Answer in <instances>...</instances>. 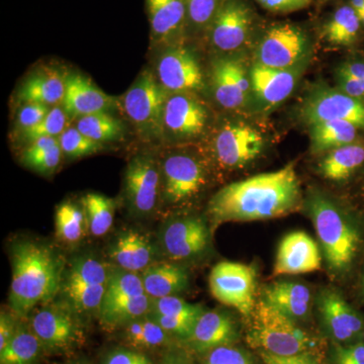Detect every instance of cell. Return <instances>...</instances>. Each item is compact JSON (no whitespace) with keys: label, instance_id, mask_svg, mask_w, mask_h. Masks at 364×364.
Here are the masks:
<instances>
[{"label":"cell","instance_id":"obj_1","mask_svg":"<svg viewBox=\"0 0 364 364\" xmlns=\"http://www.w3.org/2000/svg\"><path fill=\"white\" fill-rule=\"evenodd\" d=\"M301 203V184L294 163H289L224 186L210 200L208 214L215 225L265 221L291 214Z\"/></svg>","mask_w":364,"mask_h":364},{"label":"cell","instance_id":"obj_2","mask_svg":"<svg viewBox=\"0 0 364 364\" xmlns=\"http://www.w3.org/2000/svg\"><path fill=\"white\" fill-rule=\"evenodd\" d=\"M9 303L18 316L44 305L61 289L64 259L51 246L33 240L16 242L11 248Z\"/></svg>","mask_w":364,"mask_h":364},{"label":"cell","instance_id":"obj_3","mask_svg":"<svg viewBox=\"0 0 364 364\" xmlns=\"http://www.w3.org/2000/svg\"><path fill=\"white\" fill-rule=\"evenodd\" d=\"M306 210L315 226L328 268L333 272H346L358 253V231L338 205L318 189L309 191Z\"/></svg>","mask_w":364,"mask_h":364},{"label":"cell","instance_id":"obj_4","mask_svg":"<svg viewBox=\"0 0 364 364\" xmlns=\"http://www.w3.org/2000/svg\"><path fill=\"white\" fill-rule=\"evenodd\" d=\"M247 342L252 348L275 356L312 353L317 341L296 325V321L261 299L252 315Z\"/></svg>","mask_w":364,"mask_h":364},{"label":"cell","instance_id":"obj_5","mask_svg":"<svg viewBox=\"0 0 364 364\" xmlns=\"http://www.w3.org/2000/svg\"><path fill=\"white\" fill-rule=\"evenodd\" d=\"M151 305L152 299L146 294L141 275L116 268L112 269L97 314L107 327H124L148 315Z\"/></svg>","mask_w":364,"mask_h":364},{"label":"cell","instance_id":"obj_6","mask_svg":"<svg viewBox=\"0 0 364 364\" xmlns=\"http://www.w3.org/2000/svg\"><path fill=\"white\" fill-rule=\"evenodd\" d=\"M170 93L151 70H144L124 93V111L143 140H163V114Z\"/></svg>","mask_w":364,"mask_h":364},{"label":"cell","instance_id":"obj_7","mask_svg":"<svg viewBox=\"0 0 364 364\" xmlns=\"http://www.w3.org/2000/svg\"><path fill=\"white\" fill-rule=\"evenodd\" d=\"M311 52V40L303 28L293 23H277L261 37L254 63L270 68H291L309 61Z\"/></svg>","mask_w":364,"mask_h":364},{"label":"cell","instance_id":"obj_8","mask_svg":"<svg viewBox=\"0 0 364 364\" xmlns=\"http://www.w3.org/2000/svg\"><path fill=\"white\" fill-rule=\"evenodd\" d=\"M299 114L308 126L326 121H345L364 130V102L323 83L313 85L306 93Z\"/></svg>","mask_w":364,"mask_h":364},{"label":"cell","instance_id":"obj_9","mask_svg":"<svg viewBox=\"0 0 364 364\" xmlns=\"http://www.w3.org/2000/svg\"><path fill=\"white\" fill-rule=\"evenodd\" d=\"M256 279L253 267L223 261L213 267L208 284L217 301L236 309L244 317H251L255 308Z\"/></svg>","mask_w":364,"mask_h":364},{"label":"cell","instance_id":"obj_10","mask_svg":"<svg viewBox=\"0 0 364 364\" xmlns=\"http://www.w3.org/2000/svg\"><path fill=\"white\" fill-rule=\"evenodd\" d=\"M265 139L260 131L242 122H227L213 139L218 163L226 169H240L260 156Z\"/></svg>","mask_w":364,"mask_h":364},{"label":"cell","instance_id":"obj_11","mask_svg":"<svg viewBox=\"0 0 364 364\" xmlns=\"http://www.w3.org/2000/svg\"><path fill=\"white\" fill-rule=\"evenodd\" d=\"M160 171L161 196L168 205L188 202L202 191L207 182L203 163L188 153H172L165 157Z\"/></svg>","mask_w":364,"mask_h":364},{"label":"cell","instance_id":"obj_12","mask_svg":"<svg viewBox=\"0 0 364 364\" xmlns=\"http://www.w3.org/2000/svg\"><path fill=\"white\" fill-rule=\"evenodd\" d=\"M75 313L70 306L58 304L43 306L33 313L30 326L44 349L69 351L83 341V330Z\"/></svg>","mask_w":364,"mask_h":364},{"label":"cell","instance_id":"obj_13","mask_svg":"<svg viewBox=\"0 0 364 364\" xmlns=\"http://www.w3.org/2000/svg\"><path fill=\"white\" fill-rule=\"evenodd\" d=\"M155 75L170 95H195L205 88L202 66L195 53L182 43L164 47L157 60Z\"/></svg>","mask_w":364,"mask_h":364},{"label":"cell","instance_id":"obj_14","mask_svg":"<svg viewBox=\"0 0 364 364\" xmlns=\"http://www.w3.org/2000/svg\"><path fill=\"white\" fill-rule=\"evenodd\" d=\"M210 88L215 102L223 109H243L252 95L250 69L239 57H219L212 62Z\"/></svg>","mask_w":364,"mask_h":364},{"label":"cell","instance_id":"obj_15","mask_svg":"<svg viewBox=\"0 0 364 364\" xmlns=\"http://www.w3.org/2000/svg\"><path fill=\"white\" fill-rule=\"evenodd\" d=\"M208 112L193 93H171L163 114V140L186 142L203 135L207 128Z\"/></svg>","mask_w":364,"mask_h":364},{"label":"cell","instance_id":"obj_16","mask_svg":"<svg viewBox=\"0 0 364 364\" xmlns=\"http://www.w3.org/2000/svg\"><path fill=\"white\" fill-rule=\"evenodd\" d=\"M124 191L127 203L134 214L149 215L161 196V171L151 155H138L129 162L124 171Z\"/></svg>","mask_w":364,"mask_h":364},{"label":"cell","instance_id":"obj_17","mask_svg":"<svg viewBox=\"0 0 364 364\" xmlns=\"http://www.w3.org/2000/svg\"><path fill=\"white\" fill-rule=\"evenodd\" d=\"M253 26V11L246 2L225 0L208 28V40L217 51H239L247 44Z\"/></svg>","mask_w":364,"mask_h":364},{"label":"cell","instance_id":"obj_18","mask_svg":"<svg viewBox=\"0 0 364 364\" xmlns=\"http://www.w3.org/2000/svg\"><path fill=\"white\" fill-rule=\"evenodd\" d=\"M160 241L163 251L171 259H195L210 246V228L200 217L178 218L163 227Z\"/></svg>","mask_w":364,"mask_h":364},{"label":"cell","instance_id":"obj_19","mask_svg":"<svg viewBox=\"0 0 364 364\" xmlns=\"http://www.w3.org/2000/svg\"><path fill=\"white\" fill-rule=\"evenodd\" d=\"M309 61L291 68L277 69L254 63L250 68L251 88L255 105L269 111L291 97Z\"/></svg>","mask_w":364,"mask_h":364},{"label":"cell","instance_id":"obj_20","mask_svg":"<svg viewBox=\"0 0 364 364\" xmlns=\"http://www.w3.org/2000/svg\"><path fill=\"white\" fill-rule=\"evenodd\" d=\"M318 310L326 331L335 343L351 344L363 334V318L337 291L331 289L320 291Z\"/></svg>","mask_w":364,"mask_h":364},{"label":"cell","instance_id":"obj_21","mask_svg":"<svg viewBox=\"0 0 364 364\" xmlns=\"http://www.w3.org/2000/svg\"><path fill=\"white\" fill-rule=\"evenodd\" d=\"M322 265L318 244L303 231L289 233L280 241L273 275H296L317 272Z\"/></svg>","mask_w":364,"mask_h":364},{"label":"cell","instance_id":"obj_22","mask_svg":"<svg viewBox=\"0 0 364 364\" xmlns=\"http://www.w3.org/2000/svg\"><path fill=\"white\" fill-rule=\"evenodd\" d=\"M151 39L157 46L181 44L188 33L186 0H146Z\"/></svg>","mask_w":364,"mask_h":364},{"label":"cell","instance_id":"obj_23","mask_svg":"<svg viewBox=\"0 0 364 364\" xmlns=\"http://www.w3.org/2000/svg\"><path fill=\"white\" fill-rule=\"evenodd\" d=\"M119 100L100 90L90 78L80 73L66 76V90L61 107L69 119H79L109 112L119 105Z\"/></svg>","mask_w":364,"mask_h":364},{"label":"cell","instance_id":"obj_24","mask_svg":"<svg viewBox=\"0 0 364 364\" xmlns=\"http://www.w3.org/2000/svg\"><path fill=\"white\" fill-rule=\"evenodd\" d=\"M238 337L236 323L229 314L205 311L196 321L191 336L184 342L196 353H207L218 347L233 345Z\"/></svg>","mask_w":364,"mask_h":364},{"label":"cell","instance_id":"obj_25","mask_svg":"<svg viewBox=\"0 0 364 364\" xmlns=\"http://www.w3.org/2000/svg\"><path fill=\"white\" fill-rule=\"evenodd\" d=\"M109 255L117 268L139 273L154 263L156 249L149 237L131 230L117 235L112 242Z\"/></svg>","mask_w":364,"mask_h":364},{"label":"cell","instance_id":"obj_26","mask_svg":"<svg viewBox=\"0 0 364 364\" xmlns=\"http://www.w3.org/2000/svg\"><path fill=\"white\" fill-rule=\"evenodd\" d=\"M262 299L293 320H304L311 309V291L305 284L296 282H277L265 287Z\"/></svg>","mask_w":364,"mask_h":364},{"label":"cell","instance_id":"obj_27","mask_svg":"<svg viewBox=\"0 0 364 364\" xmlns=\"http://www.w3.org/2000/svg\"><path fill=\"white\" fill-rule=\"evenodd\" d=\"M141 277L151 299L177 296L189 286L188 270L176 263H153L142 272Z\"/></svg>","mask_w":364,"mask_h":364},{"label":"cell","instance_id":"obj_28","mask_svg":"<svg viewBox=\"0 0 364 364\" xmlns=\"http://www.w3.org/2000/svg\"><path fill=\"white\" fill-rule=\"evenodd\" d=\"M65 90L66 76L55 70L40 71L21 83L16 98L21 104L35 102L52 107L62 104Z\"/></svg>","mask_w":364,"mask_h":364},{"label":"cell","instance_id":"obj_29","mask_svg":"<svg viewBox=\"0 0 364 364\" xmlns=\"http://www.w3.org/2000/svg\"><path fill=\"white\" fill-rule=\"evenodd\" d=\"M364 163V145L351 143L327 152L318 165L321 176L328 181L349 178Z\"/></svg>","mask_w":364,"mask_h":364},{"label":"cell","instance_id":"obj_30","mask_svg":"<svg viewBox=\"0 0 364 364\" xmlns=\"http://www.w3.org/2000/svg\"><path fill=\"white\" fill-rule=\"evenodd\" d=\"M358 127L345 121H326L309 126L311 151L314 154L329 152L342 146L354 143Z\"/></svg>","mask_w":364,"mask_h":364},{"label":"cell","instance_id":"obj_31","mask_svg":"<svg viewBox=\"0 0 364 364\" xmlns=\"http://www.w3.org/2000/svg\"><path fill=\"white\" fill-rule=\"evenodd\" d=\"M361 28L358 13L347 4L336 9L326 21L322 37L328 44L347 47L358 40Z\"/></svg>","mask_w":364,"mask_h":364},{"label":"cell","instance_id":"obj_32","mask_svg":"<svg viewBox=\"0 0 364 364\" xmlns=\"http://www.w3.org/2000/svg\"><path fill=\"white\" fill-rule=\"evenodd\" d=\"M42 342L32 328L18 323L16 334L0 351V364H35L42 354Z\"/></svg>","mask_w":364,"mask_h":364},{"label":"cell","instance_id":"obj_33","mask_svg":"<svg viewBox=\"0 0 364 364\" xmlns=\"http://www.w3.org/2000/svg\"><path fill=\"white\" fill-rule=\"evenodd\" d=\"M62 155L63 152L58 138L47 136L28 144V147L21 154V162L37 173L49 176L58 168Z\"/></svg>","mask_w":364,"mask_h":364},{"label":"cell","instance_id":"obj_34","mask_svg":"<svg viewBox=\"0 0 364 364\" xmlns=\"http://www.w3.org/2000/svg\"><path fill=\"white\" fill-rule=\"evenodd\" d=\"M126 341L136 349H154L169 343L170 335L149 314L124 327Z\"/></svg>","mask_w":364,"mask_h":364},{"label":"cell","instance_id":"obj_35","mask_svg":"<svg viewBox=\"0 0 364 364\" xmlns=\"http://www.w3.org/2000/svg\"><path fill=\"white\" fill-rule=\"evenodd\" d=\"M76 128L95 142L104 144L121 140L124 136V124L121 119L109 114L100 112L79 117Z\"/></svg>","mask_w":364,"mask_h":364},{"label":"cell","instance_id":"obj_36","mask_svg":"<svg viewBox=\"0 0 364 364\" xmlns=\"http://www.w3.org/2000/svg\"><path fill=\"white\" fill-rule=\"evenodd\" d=\"M112 269L105 263L93 257L75 258L64 272L62 284L107 286Z\"/></svg>","mask_w":364,"mask_h":364},{"label":"cell","instance_id":"obj_37","mask_svg":"<svg viewBox=\"0 0 364 364\" xmlns=\"http://www.w3.org/2000/svg\"><path fill=\"white\" fill-rule=\"evenodd\" d=\"M88 230L95 237H102L111 230L116 203L100 193H88L83 198Z\"/></svg>","mask_w":364,"mask_h":364},{"label":"cell","instance_id":"obj_38","mask_svg":"<svg viewBox=\"0 0 364 364\" xmlns=\"http://www.w3.org/2000/svg\"><path fill=\"white\" fill-rule=\"evenodd\" d=\"M88 229L85 210L71 202L61 203L56 210L57 235L66 243H77Z\"/></svg>","mask_w":364,"mask_h":364},{"label":"cell","instance_id":"obj_39","mask_svg":"<svg viewBox=\"0 0 364 364\" xmlns=\"http://www.w3.org/2000/svg\"><path fill=\"white\" fill-rule=\"evenodd\" d=\"M61 287L68 305L75 312H98L107 289V286L85 284H62Z\"/></svg>","mask_w":364,"mask_h":364},{"label":"cell","instance_id":"obj_40","mask_svg":"<svg viewBox=\"0 0 364 364\" xmlns=\"http://www.w3.org/2000/svg\"><path fill=\"white\" fill-rule=\"evenodd\" d=\"M69 117L62 107H52L51 111L33 128L21 132V136L26 142L32 143L40 138H59L68 128Z\"/></svg>","mask_w":364,"mask_h":364},{"label":"cell","instance_id":"obj_41","mask_svg":"<svg viewBox=\"0 0 364 364\" xmlns=\"http://www.w3.org/2000/svg\"><path fill=\"white\" fill-rule=\"evenodd\" d=\"M188 31L207 32L225 0H186Z\"/></svg>","mask_w":364,"mask_h":364},{"label":"cell","instance_id":"obj_42","mask_svg":"<svg viewBox=\"0 0 364 364\" xmlns=\"http://www.w3.org/2000/svg\"><path fill=\"white\" fill-rule=\"evenodd\" d=\"M58 140L63 155L70 159L95 154L102 149L104 145L91 140L85 134L81 133L75 126L68 127L59 136Z\"/></svg>","mask_w":364,"mask_h":364},{"label":"cell","instance_id":"obj_43","mask_svg":"<svg viewBox=\"0 0 364 364\" xmlns=\"http://www.w3.org/2000/svg\"><path fill=\"white\" fill-rule=\"evenodd\" d=\"M205 312L200 305L189 304L177 296L152 299L149 314L166 317L198 318Z\"/></svg>","mask_w":364,"mask_h":364},{"label":"cell","instance_id":"obj_44","mask_svg":"<svg viewBox=\"0 0 364 364\" xmlns=\"http://www.w3.org/2000/svg\"><path fill=\"white\" fill-rule=\"evenodd\" d=\"M205 354L203 364H255L247 351L234 345L218 347Z\"/></svg>","mask_w":364,"mask_h":364},{"label":"cell","instance_id":"obj_45","mask_svg":"<svg viewBox=\"0 0 364 364\" xmlns=\"http://www.w3.org/2000/svg\"><path fill=\"white\" fill-rule=\"evenodd\" d=\"M51 109L52 107L49 105L35 104V102L23 104V107L16 114V130L21 133V132L33 128L49 114Z\"/></svg>","mask_w":364,"mask_h":364},{"label":"cell","instance_id":"obj_46","mask_svg":"<svg viewBox=\"0 0 364 364\" xmlns=\"http://www.w3.org/2000/svg\"><path fill=\"white\" fill-rule=\"evenodd\" d=\"M149 316L154 318L170 336L172 335L183 341L191 336L198 321V318L166 317V316L152 315V314H149Z\"/></svg>","mask_w":364,"mask_h":364},{"label":"cell","instance_id":"obj_47","mask_svg":"<svg viewBox=\"0 0 364 364\" xmlns=\"http://www.w3.org/2000/svg\"><path fill=\"white\" fill-rule=\"evenodd\" d=\"M333 364H364V342L351 344L335 343L332 352Z\"/></svg>","mask_w":364,"mask_h":364},{"label":"cell","instance_id":"obj_48","mask_svg":"<svg viewBox=\"0 0 364 364\" xmlns=\"http://www.w3.org/2000/svg\"><path fill=\"white\" fill-rule=\"evenodd\" d=\"M104 364H153L143 352L133 349L117 348L105 356Z\"/></svg>","mask_w":364,"mask_h":364},{"label":"cell","instance_id":"obj_49","mask_svg":"<svg viewBox=\"0 0 364 364\" xmlns=\"http://www.w3.org/2000/svg\"><path fill=\"white\" fill-rule=\"evenodd\" d=\"M263 9L272 13L289 14L311 6L312 0H255Z\"/></svg>","mask_w":364,"mask_h":364},{"label":"cell","instance_id":"obj_50","mask_svg":"<svg viewBox=\"0 0 364 364\" xmlns=\"http://www.w3.org/2000/svg\"><path fill=\"white\" fill-rule=\"evenodd\" d=\"M263 361H269L273 364H320L314 358L313 353H301L291 356H275L267 352H260Z\"/></svg>","mask_w":364,"mask_h":364},{"label":"cell","instance_id":"obj_51","mask_svg":"<svg viewBox=\"0 0 364 364\" xmlns=\"http://www.w3.org/2000/svg\"><path fill=\"white\" fill-rule=\"evenodd\" d=\"M18 325V323L11 314L2 311L0 316V351L4 350L13 339Z\"/></svg>","mask_w":364,"mask_h":364},{"label":"cell","instance_id":"obj_52","mask_svg":"<svg viewBox=\"0 0 364 364\" xmlns=\"http://www.w3.org/2000/svg\"><path fill=\"white\" fill-rule=\"evenodd\" d=\"M337 70L348 74L351 77L364 81V62L348 61L345 62Z\"/></svg>","mask_w":364,"mask_h":364},{"label":"cell","instance_id":"obj_53","mask_svg":"<svg viewBox=\"0 0 364 364\" xmlns=\"http://www.w3.org/2000/svg\"><path fill=\"white\" fill-rule=\"evenodd\" d=\"M160 364H193L191 359L179 351H171L163 356Z\"/></svg>","mask_w":364,"mask_h":364},{"label":"cell","instance_id":"obj_54","mask_svg":"<svg viewBox=\"0 0 364 364\" xmlns=\"http://www.w3.org/2000/svg\"><path fill=\"white\" fill-rule=\"evenodd\" d=\"M348 4L356 13H359V11L364 9V0H349Z\"/></svg>","mask_w":364,"mask_h":364},{"label":"cell","instance_id":"obj_55","mask_svg":"<svg viewBox=\"0 0 364 364\" xmlns=\"http://www.w3.org/2000/svg\"><path fill=\"white\" fill-rule=\"evenodd\" d=\"M359 21H360L361 26H363V28H364V9L363 11H359L358 13Z\"/></svg>","mask_w":364,"mask_h":364},{"label":"cell","instance_id":"obj_56","mask_svg":"<svg viewBox=\"0 0 364 364\" xmlns=\"http://www.w3.org/2000/svg\"><path fill=\"white\" fill-rule=\"evenodd\" d=\"M68 364H87V363H85V361L75 360V361H71V363H69Z\"/></svg>","mask_w":364,"mask_h":364},{"label":"cell","instance_id":"obj_57","mask_svg":"<svg viewBox=\"0 0 364 364\" xmlns=\"http://www.w3.org/2000/svg\"><path fill=\"white\" fill-rule=\"evenodd\" d=\"M264 363H265V364H273V363H269V361H264Z\"/></svg>","mask_w":364,"mask_h":364},{"label":"cell","instance_id":"obj_58","mask_svg":"<svg viewBox=\"0 0 364 364\" xmlns=\"http://www.w3.org/2000/svg\"><path fill=\"white\" fill-rule=\"evenodd\" d=\"M363 337H364V332H363Z\"/></svg>","mask_w":364,"mask_h":364},{"label":"cell","instance_id":"obj_59","mask_svg":"<svg viewBox=\"0 0 364 364\" xmlns=\"http://www.w3.org/2000/svg\"><path fill=\"white\" fill-rule=\"evenodd\" d=\"M363 284H364V282H363Z\"/></svg>","mask_w":364,"mask_h":364}]
</instances>
